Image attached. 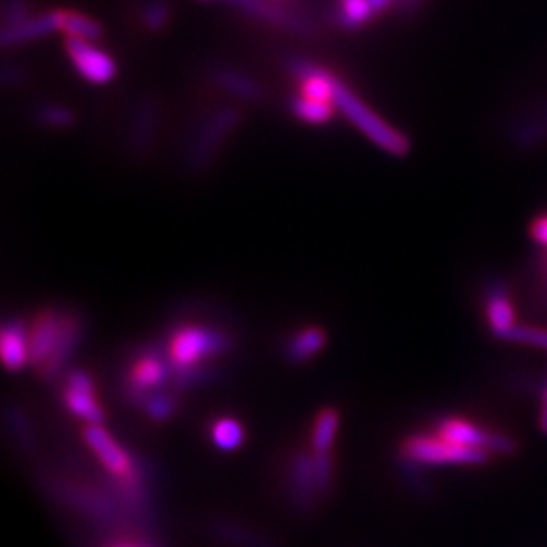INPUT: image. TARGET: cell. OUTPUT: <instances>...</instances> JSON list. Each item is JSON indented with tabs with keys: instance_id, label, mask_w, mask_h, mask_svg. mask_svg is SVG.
I'll list each match as a JSON object with an SVG mask.
<instances>
[{
	"instance_id": "obj_27",
	"label": "cell",
	"mask_w": 547,
	"mask_h": 547,
	"mask_svg": "<svg viewBox=\"0 0 547 547\" xmlns=\"http://www.w3.org/2000/svg\"><path fill=\"white\" fill-rule=\"evenodd\" d=\"M169 19H171V7L165 3V0H150V3L142 9V23L152 33L163 31Z\"/></svg>"
},
{
	"instance_id": "obj_29",
	"label": "cell",
	"mask_w": 547,
	"mask_h": 547,
	"mask_svg": "<svg viewBox=\"0 0 547 547\" xmlns=\"http://www.w3.org/2000/svg\"><path fill=\"white\" fill-rule=\"evenodd\" d=\"M31 19L29 0H5L3 27H19Z\"/></svg>"
},
{
	"instance_id": "obj_31",
	"label": "cell",
	"mask_w": 547,
	"mask_h": 547,
	"mask_svg": "<svg viewBox=\"0 0 547 547\" xmlns=\"http://www.w3.org/2000/svg\"><path fill=\"white\" fill-rule=\"evenodd\" d=\"M529 238L539 250H547V211L537 213L529 223Z\"/></svg>"
},
{
	"instance_id": "obj_5",
	"label": "cell",
	"mask_w": 547,
	"mask_h": 547,
	"mask_svg": "<svg viewBox=\"0 0 547 547\" xmlns=\"http://www.w3.org/2000/svg\"><path fill=\"white\" fill-rule=\"evenodd\" d=\"M240 120L242 112L238 108H221L211 114V118L197 130L187 150V163L193 173H201L213 163L227 136L240 124Z\"/></svg>"
},
{
	"instance_id": "obj_26",
	"label": "cell",
	"mask_w": 547,
	"mask_h": 547,
	"mask_svg": "<svg viewBox=\"0 0 547 547\" xmlns=\"http://www.w3.org/2000/svg\"><path fill=\"white\" fill-rule=\"evenodd\" d=\"M503 341L547 351V329L533 325H517L503 337Z\"/></svg>"
},
{
	"instance_id": "obj_28",
	"label": "cell",
	"mask_w": 547,
	"mask_h": 547,
	"mask_svg": "<svg viewBox=\"0 0 547 547\" xmlns=\"http://www.w3.org/2000/svg\"><path fill=\"white\" fill-rule=\"evenodd\" d=\"M142 410L152 418V420H167L175 408H177V402L175 398L171 396H161V394H152L148 398H144L140 402Z\"/></svg>"
},
{
	"instance_id": "obj_9",
	"label": "cell",
	"mask_w": 547,
	"mask_h": 547,
	"mask_svg": "<svg viewBox=\"0 0 547 547\" xmlns=\"http://www.w3.org/2000/svg\"><path fill=\"white\" fill-rule=\"evenodd\" d=\"M483 304H485V319H487L489 331L503 341V337L513 327H517V308H515L509 286L501 280L489 282L485 288Z\"/></svg>"
},
{
	"instance_id": "obj_4",
	"label": "cell",
	"mask_w": 547,
	"mask_h": 547,
	"mask_svg": "<svg viewBox=\"0 0 547 547\" xmlns=\"http://www.w3.org/2000/svg\"><path fill=\"white\" fill-rule=\"evenodd\" d=\"M436 434H440L442 438L460 444V446H468V448H479L499 456H511L519 450V444L513 436L505 434V432H497L491 428H485L473 420L466 418H458V416H446L436 424Z\"/></svg>"
},
{
	"instance_id": "obj_34",
	"label": "cell",
	"mask_w": 547,
	"mask_h": 547,
	"mask_svg": "<svg viewBox=\"0 0 547 547\" xmlns=\"http://www.w3.org/2000/svg\"><path fill=\"white\" fill-rule=\"evenodd\" d=\"M426 3V0H394V9L406 17L414 15L416 11L422 9V5Z\"/></svg>"
},
{
	"instance_id": "obj_12",
	"label": "cell",
	"mask_w": 547,
	"mask_h": 547,
	"mask_svg": "<svg viewBox=\"0 0 547 547\" xmlns=\"http://www.w3.org/2000/svg\"><path fill=\"white\" fill-rule=\"evenodd\" d=\"M167 373H169V365L161 355L142 353L140 357L134 359L128 371V379H126L128 396L140 404L144 398L152 396L156 387L163 385Z\"/></svg>"
},
{
	"instance_id": "obj_10",
	"label": "cell",
	"mask_w": 547,
	"mask_h": 547,
	"mask_svg": "<svg viewBox=\"0 0 547 547\" xmlns=\"http://www.w3.org/2000/svg\"><path fill=\"white\" fill-rule=\"evenodd\" d=\"M63 323H65V312H57L51 308L33 319L29 327V347H31V363L37 369H41L53 355L63 331Z\"/></svg>"
},
{
	"instance_id": "obj_8",
	"label": "cell",
	"mask_w": 547,
	"mask_h": 547,
	"mask_svg": "<svg viewBox=\"0 0 547 547\" xmlns=\"http://www.w3.org/2000/svg\"><path fill=\"white\" fill-rule=\"evenodd\" d=\"M63 404L73 416L84 418L90 426L98 424L104 418L102 408L96 400V385L92 377L84 371L75 369L67 375L63 387Z\"/></svg>"
},
{
	"instance_id": "obj_25",
	"label": "cell",
	"mask_w": 547,
	"mask_h": 547,
	"mask_svg": "<svg viewBox=\"0 0 547 547\" xmlns=\"http://www.w3.org/2000/svg\"><path fill=\"white\" fill-rule=\"evenodd\" d=\"M246 438V432L240 422L231 418H221L211 428V440L221 450H236Z\"/></svg>"
},
{
	"instance_id": "obj_32",
	"label": "cell",
	"mask_w": 547,
	"mask_h": 547,
	"mask_svg": "<svg viewBox=\"0 0 547 547\" xmlns=\"http://www.w3.org/2000/svg\"><path fill=\"white\" fill-rule=\"evenodd\" d=\"M102 547H154L152 543L138 539V537H130V535H122V537H114L108 543H104Z\"/></svg>"
},
{
	"instance_id": "obj_7",
	"label": "cell",
	"mask_w": 547,
	"mask_h": 547,
	"mask_svg": "<svg viewBox=\"0 0 547 547\" xmlns=\"http://www.w3.org/2000/svg\"><path fill=\"white\" fill-rule=\"evenodd\" d=\"M290 499L296 511L308 513L315 509V505L327 495L319 483L317 468H315V456L298 454L292 462L290 471Z\"/></svg>"
},
{
	"instance_id": "obj_19",
	"label": "cell",
	"mask_w": 547,
	"mask_h": 547,
	"mask_svg": "<svg viewBox=\"0 0 547 547\" xmlns=\"http://www.w3.org/2000/svg\"><path fill=\"white\" fill-rule=\"evenodd\" d=\"M213 80L217 82L219 88L229 92L231 96H236L246 102H258L262 98V88L248 77L246 73L231 69V67H217L213 71Z\"/></svg>"
},
{
	"instance_id": "obj_30",
	"label": "cell",
	"mask_w": 547,
	"mask_h": 547,
	"mask_svg": "<svg viewBox=\"0 0 547 547\" xmlns=\"http://www.w3.org/2000/svg\"><path fill=\"white\" fill-rule=\"evenodd\" d=\"M37 120L49 128H67L73 124V114L71 110L51 104V106H43L37 114Z\"/></svg>"
},
{
	"instance_id": "obj_14",
	"label": "cell",
	"mask_w": 547,
	"mask_h": 547,
	"mask_svg": "<svg viewBox=\"0 0 547 547\" xmlns=\"http://www.w3.org/2000/svg\"><path fill=\"white\" fill-rule=\"evenodd\" d=\"M61 23H63V11L43 13L39 17H31L27 23L19 27H3L0 41H3V47H17L21 43H29L49 33L61 31Z\"/></svg>"
},
{
	"instance_id": "obj_16",
	"label": "cell",
	"mask_w": 547,
	"mask_h": 547,
	"mask_svg": "<svg viewBox=\"0 0 547 547\" xmlns=\"http://www.w3.org/2000/svg\"><path fill=\"white\" fill-rule=\"evenodd\" d=\"M0 353L9 371H19L31 361L29 329L21 321L7 323L0 333Z\"/></svg>"
},
{
	"instance_id": "obj_23",
	"label": "cell",
	"mask_w": 547,
	"mask_h": 547,
	"mask_svg": "<svg viewBox=\"0 0 547 547\" xmlns=\"http://www.w3.org/2000/svg\"><path fill=\"white\" fill-rule=\"evenodd\" d=\"M61 31L67 37L73 39H84V41H100L104 37V29L98 21H94L92 17L80 15V13H71V11H63V23H61Z\"/></svg>"
},
{
	"instance_id": "obj_6",
	"label": "cell",
	"mask_w": 547,
	"mask_h": 547,
	"mask_svg": "<svg viewBox=\"0 0 547 547\" xmlns=\"http://www.w3.org/2000/svg\"><path fill=\"white\" fill-rule=\"evenodd\" d=\"M65 51L77 73L90 84H110L116 77V61L102 49L94 47L90 41L65 37Z\"/></svg>"
},
{
	"instance_id": "obj_35",
	"label": "cell",
	"mask_w": 547,
	"mask_h": 547,
	"mask_svg": "<svg viewBox=\"0 0 547 547\" xmlns=\"http://www.w3.org/2000/svg\"><path fill=\"white\" fill-rule=\"evenodd\" d=\"M367 3H369V9H371L373 17H377V15L385 13L387 9L394 7V0H367Z\"/></svg>"
},
{
	"instance_id": "obj_3",
	"label": "cell",
	"mask_w": 547,
	"mask_h": 547,
	"mask_svg": "<svg viewBox=\"0 0 547 547\" xmlns=\"http://www.w3.org/2000/svg\"><path fill=\"white\" fill-rule=\"evenodd\" d=\"M400 454L416 466H483L491 460L489 452L454 444L440 434H412L402 442Z\"/></svg>"
},
{
	"instance_id": "obj_11",
	"label": "cell",
	"mask_w": 547,
	"mask_h": 547,
	"mask_svg": "<svg viewBox=\"0 0 547 547\" xmlns=\"http://www.w3.org/2000/svg\"><path fill=\"white\" fill-rule=\"evenodd\" d=\"M57 493L63 497V501H67L71 507L80 509L82 513H86L88 517L100 521V523H116L120 517V509L118 503H114V499L106 497L104 493L92 489V487H80V485H65L61 483L57 487Z\"/></svg>"
},
{
	"instance_id": "obj_17",
	"label": "cell",
	"mask_w": 547,
	"mask_h": 547,
	"mask_svg": "<svg viewBox=\"0 0 547 547\" xmlns=\"http://www.w3.org/2000/svg\"><path fill=\"white\" fill-rule=\"evenodd\" d=\"M80 339H82V319L75 317V315H67V312H65V323H63V331H61L59 343H57L53 355L41 367L39 373L43 377L57 375L63 369V365L69 361V357L73 355L75 347L80 345Z\"/></svg>"
},
{
	"instance_id": "obj_18",
	"label": "cell",
	"mask_w": 547,
	"mask_h": 547,
	"mask_svg": "<svg viewBox=\"0 0 547 547\" xmlns=\"http://www.w3.org/2000/svg\"><path fill=\"white\" fill-rule=\"evenodd\" d=\"M509 136L519 148H535L547 142V104L513 122Z\"/></svg>"
},
{
	"instance_id": "obj_13",
	"label": "cell",
	"mask_w": 547,
	"mask_h": 547,
	"mask_svg": "<svg viewBox=\"0 0 547 547\" xmlns=\"http://www.w3.org/2000/svg\"><path fill=\"white\" fill-rule=\"evenodd\" d=\"M238 5L244 13H248L254 19H260L264 23L282 27L290 33L302 35V37H315L317 35V27L312 25L310 21L302 19L300 15L288 13L282 7L274 5V3H266V0H238Z\"/></svg>"
},
{
	"instance_id": "obj_20",
	"label": "cell",
	"mask_w": 547,
	"mask_h": 547,
	"mask_svg": "<svg viewBox=\"0 0 547 547\" xmlns=\"http://www.w3.org/2000/svg\"><path fill=\"white\" fill-rule=\"evenodd\" d=\"M211 533L217 541L231 547H274V543L266 539L262 533L236 523H229V521L213 523Z\"/></svg>"
},
{
	"instance_id": "obj_1",
	"label": "cell",
	"mask_w": 547,
	"mask_h": 547,
	"mask_svg": "<svg viewBox=\"0 0 547 547\" xmlns=\"http://www.w3.org/2000/svg\"><path fill=\"white\" fill-rule=\"evenodd\" d=\"M229 349V339L225 333L201 327V325H183L171 339L167 349V361L173 369L179 371L183 383L195 379L197 367L205 361L225 353Z\"/></svg>"
},
{
	"instance_id": "obj_2",
	"label": "cell",
	"mask_w": 547,
	"mask_h": 547,
	"mask_svg": "<svg viewBox=\"0 0 547 547\" xmlns=\"http://www.w3.org/2000/svg\"><path fill=\"white\" fill-rule=\"evenodd\" d=\"M333 104L343 116L357 126L371 142L392 156H408L410 140L394 126L385 124L373 110H369L341 80H333Z\"/></svg>"
},
{
	"instance_id": "obj_33",
	"label": "cell",
	"mask_w": 547,
	"mask_h": 547,
	"mask_svg": "<svg viewBox=\"0 0 547 547\" xmlns=\"http://www.w3.org/2000/svg\"><path fill=\"white\" fill-rule=\"evenodd\" d=\"M537 426H539L541 434L547 436V381H545V385L541 387V394H539V416H537Z\"/></svg>"
},
{
	"instance_id": "obj_15",
	"label": "cell",
	"mask_w": 547,
	"mask_h": 547,
	"mask_svg": "<svg viewBox=\"0 0 547 547\" xmlns=\"http://www.w3.org/2000/svg\"><path fill=\"white\" fill-rule=\"evenodd\" d=\"M156 122H159V104L154 102V98L146 96L140 100V104L134 110L132 116V128H130V150L132 154H144L148 152L154 132H156Z\"/></svg>"
},
{
	"instance_id": "obj_22",
	"label": "cell",
	"mask_w": 547,
	"mask_h": 547,
	"mask_svg": "<svg viewBox=\"0 0 547 547\" xmlns=\"http://www.w3.org/2000/svg\"><path fill=\"white\" fill-rule=\"evenodd\" d=\"M339 430V412L333 408L323 410L315 424H312L310 434V450L312 454H331V446L335 442Z\"/></svg>"
},
{
	"instance_id": "obj_24",
	"label": "cell",
	"mask_w": 547,
	"mask_h": 547,
	"mask_svg": "<svg viewBox=\"0 0 547 547\" xmlns=\"http://www.w3.org/2000/svg\"><path fill=\"white\" fill-rule=\"evenodd\" d=\"M290 108L296 118L308 124H325L333 118L335 114V104L329 102H317V100H308L304 96L294 98L290 102Z\"/></svg>"
},
{
	"instance_id": "obj_21",
	"label": "cell",
	"mask_w": 547,
	"mask_h": 547,
	"mask_svg": "<svg viewBox=\"0 0 547 547\" xmlns=\"http://www.w3.org/2000/svg\"><path fill=\"white\" fill-rule=\"evenodd\" d=\"M327 343V333L319 327H308L298 331L290 343L286 345V355L294 363H302L310 359L312 355H317Z\"/></svg>"
}]
</instances>
